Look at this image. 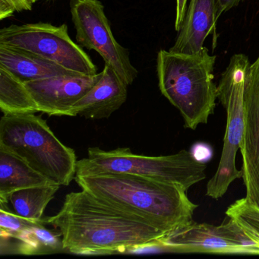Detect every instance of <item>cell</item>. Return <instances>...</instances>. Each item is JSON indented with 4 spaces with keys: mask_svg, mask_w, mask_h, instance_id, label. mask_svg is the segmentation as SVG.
<instances>
[{
    "mask_svg": "<svg viewBox=\"0 0 259 259\" xmlns=\"http://www.w3.org/2000/svg\"><path fill=\"white\" fill-rule=\"evenodd\" d=\"M101 73L59 75L25 81L38 111L49 116H73L74 105L99 81Z\"/></svg>",
    "mask_w": 259,
    "mask_h": 259,
    "instance_id": "30bf717a",
    "label": "cell"
},
{
    "mask_svg": "<svg viewBox=\"0 0 259 259\" xmlns=\"http://www.w3.org/2000/svg\"><path fill=\"white\" fill-rule=\"evenodd\" d=\"M249 66L247 56L235 54L218 85V99L227 112V125L219 165L206 188V195L213 199L222 198L230 185L242 177L236 157L243 136L244 89Z\"/></svg>",
    "mask_w": 259,
    "mask_h": 259,
    "instance_id": "8992f818",
    "label": "cell"
},
{
    "mask_svg": "<svg viewBox=\"0 0 259 259\" xmlns=\"http://www.w3.org/2000/svg\"><path fill=\"white\" fill-rule=\"evenodd\" d=\"M216 59L204 47L195 54L161 50L157 54L159 89L181 113L186 128L194 130L207 124L214 112L218 99L213 82Z\"/></svg>",
    "mask_w": 259,
    "mask_h": 259,
    "instance_id": "3957f363",
    "label": "cell"
},
{
    "mask_svg": "<svg viewBox=\"0 0 259 259\" xmlns=\"http://www.w3.org/2000/svg\"><path fill=\"white\" fill-rule=\"evenodd\" d=\"M82 190L169 233L193 221L198 205L178 185L128 174L75 175Z\"/></svg>",
    "mask_w": 259,
    "mask_h": 259,
    "instance_id": "7a4b0ae2",
    "label": "cell"
},
{
    "mask_svg": "<svg viewBox=\"0 0 259 259\" xmlns=\"http://www.w3.org/2000/svg\"><path fill=\"white\" fill-rule=\"evenodd\" d=\"M226 215L236 221L246 234L259 245V207L240 198L226 210Z\"/></svg>",
    "mask_w": 259,
    "mask_h": 259,
    "instance_id": "d6986e66",
    "label": "cell"
},
{
    "mask_svg": "<svg viewBox=\"0 0 259 259\" xmlns=\"http://www.w3.org/2000/svg\"><path fill=\"white\" fill-rule=\"evenodd\" d=\"M191 153H192L193 157H195L198 161L201 162V163H204L206 160L210 159L212 155V151L210 147L204 145V144H198V145H195V146L192 148Z\"/></svg>",
    "mask_w": 259,
    "mask_h": 259,
    "instance_id": "7402d4cb",
    "label": "cell"
},
{
    "mask_svg": "<svg viewBox=\"0 0 259 259\" xmlns=\"http://www.w3.org/2000/svg\"><path fill=\"white\" fill-rule=\"evenodd\" d=\"M0 45L37 54L75 73H98L92 59L71 39L65 24L60 26L43 22L11 25L0 30Z\"/></svg>",
    "mask_w": 259,
    "mask_h": 259,
    "instance_id": "52a82bcc",
    "label": "cell"
},
{
    "mask_svg": "<svg viewBox=\"0 0 259 259\" xmlns=\"http://www.w3.org/2000/svg\"><path fill=\"white\" fill-rule=\"evenodd\" d=\"M60 186L52 184L15 191L5 201H0V208L7 209L27 219L42 221L47 206L54 199Z\"/></svg>",
    "mask_w": 259,
    "mask_h": 259,
    "instance_id": "e0dca14e",
    "label": "cell"
},
{
    "mask_svg": "<svg viewBox=\"0 0 259 259\" xmlns=\"http://www.w3.org/2000/svg\"><path fill=\"white\" fill-rule=\"evenodd\" d=\"M46 223L60 232L65 251L85 255L148 252L168 233L82 189L66 195Z\"/></svg>",
    "mask_w": 259,
    "mask_h": 259,
    "instance_id": "6da1fadb",
    "label": "cell"
},
{
    "mask_svg": "<svg viewBox=\"0 0 259 259\" xmlns=\"http://www.w3.org/2000/svg\"><path fill=\"white\" fill-rule=\"evenodd\" d=\"M0 66L24 82L59 75L78 74L37 54L1 45Z\"/></svg>",
    "mask_w": 259,
    "mask_h": 259,
    "instance_id": "5bb4252c",
    "label": "cell"
},
{
    "mask_svg": "<svg viewBox=\"0 0 259 259\" xmlns=\"http://www.w3.org/2000/svg\"><path fill=\"white\" fill-rule=\"evenodd\" d=\"M72 23L78 45L96 51L122 79L131 85L137 78V69L132 64L130 53L118 43L100 0H71Z\"/></svg>",
    "mask_w": 259,
    "mask_h": 259,
    "instance_id": "ba28073f",
    "label": "cell"
},
{
    "mask_svg": "<svg viewBox=\"0 0 259 259\" xmlns=\"http://www.w3.org/2000/svg\"><path fill=\"white\" fill-rule=\"evenodd\" d=\"M0 148L20 157L55 184L67 186L75 179V151L62 143L46 121L34 113L2 116Z\"/></svg>",
    "mask_w": 259,
    "mask_h": 259,
    "instance_id": "277c9868",
    "label": "cell"
},
{
    "mask_svg": "<svg viewBox=\"0 0 259 259\" xmlns=\"http://www.w3.org/2000/svg\"><path fill=\"white\" fill-rule=\"evenodd\" d=\"M46 220L13 236H1V254L25 255L54 254L65 251L61 234L45 227Z\"/></svg>",
    "mask_w": 259,
    "mask_h": 259,
    "instance_id": "9a60e30c",
    "label": "cell"
},
{
    "mask_svg": "<svg viewBox=\"0 0 259 259\" xmlns=\"http://www.w3.org/2000/svg\"><path fill=\"white\" fill-rule=\"evenodd\" d=\"M218 19V0H190L175 45L169 51L195 54L204 48L206 38L212 33L216 45Z\"/></svg>",
    "mask_w": 259,
    "mask_h": 259,
    "instance_id": "4fadbf2b",
    "label": "cell"
},
{
    "mask_svg": "<svg viewBox=\"0 0 259 259\" xmlns=\"http://www.w3.org/2000/svg\"><path fill=\"white\" fill-rule=\"evenodd\" d=\"M128 87L119 74L105 64L99 81L74 105L72 115L86 119H107L126 101Z\"/></svg>",
    "mask_w": 259,
    "mask_h": 259,
    "instance_id": "7c38bea8",
    "label": "cell"
},
{
    "mask_svg": "<svg viewBox=\"0 0 259 259\" xmlns=\"http://www.w3.org/2000/svg\"><path fill=\"white\" fill-rule=\"evenodd\" d=\"M55 184L33 169L25 160L0 148V201L15 191Z\"/></svg>",
    "mask_w": 259,
    "mask_h": 259,
    "instance_id": "2e32d148",
    "label": "cell"
},
{
    "mask_svg": "<svg viewBox=\"0 0 259 259\" xmlns=\"http://www.w3.org/2000/svg\"><path fill=\"white\" fill-rule=\"evenodd\" d=\"M45 221H32L22 218L7 209L0 208V236H14L22 230Z\"/></svg>",
    "mask_w": 259,
    "mask_h": 259,
    "instance_id": "ffe728a7",
    "label": "cell"
},
{
    "mask_svg": "<svg viewBox=\"0 0 259 259\" xmlns=\"http://www.w3.org/2000/svg\"><path fill=\"white\" fill-rule=\"evenodd\" d=\"M38 0H0V19L4 20L16 13L30 11Z\"/></svg>",
    "mask_w": 259,
    "mask_h": 259,
    "instance_id": "44dd1931",
    "label": "cell"
},
{
    "mask_svg": "<svg viewBox=\"0 0 259 259\" xmlns=\"http://www.w3.org/2000/svg\"><path fill=\"white\" fill-rule=\"evenodd\" d=\"M188 0H177V13H176L175 29L179 31L186 16Z\"/></svg>",
    "mask_w": 259,
    "mask_h": 259,
    "instance_id": "603a6c76",
    "label": "cell"
},
{
    "mask_svg": "<svg viewBox=\"0 0 259 259\" xmlns=\"http://www.w3.org/2000/svg\"><path fill=\"white\" fill-rule=\"evenodd\" d=\"M245 0H218V17L229 11L231 9L237 7L239 4L243 2Z\"/></svg>",
    "mask_w": 259,
    "mask_h": 259,
    "instance_id": "cb8c5ba5",
    "label": "cell"
},
{
    "mask_svg": "<svg viewBox=\"0 0 259 259\" xmlns=\"http://www.w3.org/2000/svg\"><path fill=\"white\" fill-rule=\"evenodd\" d=\"M0 109L4 115H21L38 111L25 82L0 66Z\"/></svg>",
    "mask_w": 259,
    "mask_h": 259,
    "instance_id": "ac0fdd59",
    "label": "cell"
},
{
    "mask_svg": "<svg viewBox=\"0 0 259 259\" xmlns=\"http://www.w3.org/2000/svg\"><path fill=\"white\" fill-rule=\"evenodd\" d=\"M156 249L176 253L240 254L221 224L214 226L194 221L168 233Z\"/></svg>",
    "mask_w": 259,
    "mask_h": 259,
    "instance_id": "8fae6325",
    "label": "cell"
},
{
    "mask_svg": "<svg viewBox=\"0 0 259 259\" xmlns=\"http://www.w3.org/2000/svg\"><path fill=\"white\" fill-rule=\"evenodd\" d=\"M206 164L198 161L191 151L182 150L166 156L133 154L130 148L105 151L90 148L88 157L77 162L78 176L115 172L141 176L181 186L186 191L206 179Z\"/></svg>",
    "mask_w": 259,
    "mask_h": 259,
    "instance_id": "5b68a950",
    "label": "cell"
},
{
    "mask_svg": "<svg viewBox=\"0 0 259 259\" xmlns=\"http://www.w3.org/2000/svg\"><path fill=\"white\" fill-rule=\"evenodd\" d=\"M246 199L259 207V56L250 64L244 89V133L240 145Z\"/></svg>",
    "mask_w": 259,
    "mask_h": 259,
    "instance_id": "9c48e42d",
    "label": "cell"
}]
</instances>
